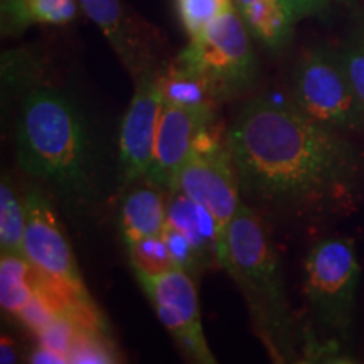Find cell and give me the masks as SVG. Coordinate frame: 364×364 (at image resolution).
Listing matches in <instances>:
<instances>
[{
  "mask_svg": "<svg viewBox=\"0 0 364 364\" xmlns=\"http://www.w3.org/2000/svg\"><path fill=\"white\" fill-rule=\"evenodd\" d=\"M245 203L272 211L344 204L358 189L361 157L344 134L316 124L292 98H252L226 130Z\"/></svg>",
  "mask_w": 364,
  "mask_h": 364,
  "instance_id": "6da1fadb",
  "label": "cell"
},
{
  "mask_svg": "<svg viewBox=\"0 0 364 364\" xmlns=\"http://www.w3.org/2000/svg\"><path fill=\"white\" fill-rule=\"evenodd\" d=\"M17 162L48 186L73 216H90L105 199V156L83 107L70 93L36 85L21 100Z\"/></svg>",
  "mask_w": 364,
  "mask_h": 364,
  "instance_id": "7a4b0ae2",
  "label": "cell"
},
{
  "mask_svg": "<svg viewBox=\"0 0 364 364\" xmlns=\"http://www.w3.org/2000/svg\"><path fill=\"white\" fill-rule=\"evenodd\" d=\"M220 267L243 294L252 324L270 358L277 363H294L295 324L279 255L260 215L247 203H241L228 228Z\"/></svg>",
  "mask_w": 364,
  "mask_h": 364,
  "instance_id": "3957f363",
  "label": "cell"
},
{
  "mask_svg": "<svg viewBox=\"0 0 364 364\" xmlns=\"http://www.w3.org/2000/svg\"><path fill=\"white\" fill-rule=\"evenodd\" d=\"M252 34L233 4L177 54L176 61L201 78L218 103L240 98L258 81Z\"/></svg>",
  "mask_w": 364,
  "mask_h": 364,
  "instance_id": "277c9868",
  "label": "cell"
},
{
  "mask_svg": "<svg viewBox=\"0 0 364 364\" xmlns=\"http://www.w3.org/2000/svg\"><path fill=\"white\" fill-rule=\"evenodd\" d=\"M304 267V290L312 317L331 339H344L351 329L361 273L353 240L318 241L309 252Z\"/></svg>",
  "mask_w": 364,
  "mask_h": 364,
  "instance_id": "5b68a950",
  "label": "cell"
},
{
  "mask_svg": "<svg viewBox=\"0 0 364 364\" xmlns=\"http://www.w3.org/2000/svg\"><path fill=\"white\" fill-rule=\"evenodd\" d=\"M292 102L326 129L363 134V117L339 53L312 48L300 56L292 76Z\"/></svg>",
  "mask_w": 364,
  "mask_h": 364,
  "instance_id": "8992f818",
  "label": "cell"
},
{
  "mask_svg": "<svg viewBox=\"0 0 364 364\" xmlns=\"http://www.w3.org/2000/svg\"><path fill=\"white\" fill-rule=\"evenodd\" d=\"M172 191H181L189 196L215 218L223 252L226 231L238 213L243 198L226 144V134L223 136L216 130V122L199 135L193 154L179 171Z\"/></svg>",
  "mask_w": 364,
  "mask_h": 364,
  "instance_id": "52a82bcc",
  "label": "cell"
},
{
  "mask_svg": "<svg viewBox=\"0 0 364 364\" xmlns=\"http://www.w3.org/2000/svg\"><path fill=\"white\" fill-rule=\"evenodd\" d=\"M24 258L46 280L66 289L81 302H90L70 241L59 226L51 198L43 186L31 184L24 193Z\"/></svg>",
  "mask_w": 364,
  "mask_h": 364,
  "instance_id": "ba28073f",
  "label": "cell"
},
{
  "mask_svg": "<svg viewBox=\"0 0 364 364\" xmlns=\"http://www.w3.org/2000/svg\"><path fill=\"white\" fill-rule=\"evenodd\" d=\"M135 275L182 353L198 364L216 363L204 336L194 277L181 268H172L159 275Z\"/></svg>",
  "mask_w": 364,
  "mask_h": 364,
  "instance_id": "9c48e42d",
  "label": "cell"
},
{
  "mask_svg": "<svg viewBox=\"0 0 364 364\" xmlns=\"http://www.w3.org/2000/svg\"><path fill=\"white\" fill-rule=\"evenodd\" d=\"M164 110V93L159 70L135 80V91L118 134V172L122 184L147 179L154 161L159 124Z\"/></svg>",
  "mask_w": 364,
  "mask_h": 364,
  "instance_id": "30bf717a",
  "label": "cell"
},
{
  "mask_svg": "<svg viewBox=\"0 0 364 364\" xmlns=\"http://www.w3.org/2000/svg\"><path fill=\"white\" fill-rule=\"evenodd\" d=\"M216 122V107H181L164 103L154 161L147 181L171 194L186 161L204 129Z\"/></svg>",
  "mask_w": 364,
  "mask_h": 364,
  "instance_id": "8fae6325",
  "label": "cell"
},
{
  "mask_svg": "<svg viewBox=\"0 0 364 364\" xmlns=\"http://www.w3.org/2000/svg\"><path fill=\"white\" fill-rule=\"evenodd\" d=\"M81 11L102 31L122 65L134 80L144 73L159 70L150 34L142 22L132 16L122 0H78Z\"/></svg>",
  "mask_w": 364,
  "mask_h": 364,
  "instance_id": "7c38bea8",
  "label": "cell"
},
{
  "mask_svg": "<svg viewBox=\"0 0 364 364\" xmlns=\"http://www.w3.org/2000/svg\"><path fill=\"white\" fill-rule=\"evenodd\" d=\"M169 193L147 179L127 186L120 204V231L125 245L147 236L164 235Z\"/></svg>",
  "mask_w": 364,
  "mask_h": 364,
  "instance_id": "4fadbf2b",
  "label": "cell"
},
{
  "mask_svg": "<svg viewBox=\"0 0 364 364\" xmlns=\"http://www.w3.org/2000/svg\"><path fill=\"white\" fill-rule=\"evenodd\" d=\"M233 6L252 38L270 51H282L302 19L294 0H233Z\"/></svg>",
  "mask_w": 364,
  "mask_h": 364,
  "instance_id": "5bb4252c",
  "label": "cell"
},
{
  "mask_svg": "<svg viewBox=\"0 0 364 364\" xmlns=\"http://www.w3.org/2000/svg\"><path fill=\"white\" fill-rule=\"evenodd\" d=\"M167 225L174 226L188 238L204 265H220L221 238L216 221L201 204L181 191H172L167 199Z\"/></svg>",
  "mask_w": 364,
  "mask_h": 364,
  "instance_id": "9a60e30c",
  "label": "cell"
},
{
  "mask_svg": "<svg viewBox=\"0 0 364 364\" xmlns=\"http://www.w3.org/2000/svg\"><path fill=\"white\" fill-rule=\"evenodd\" d=\"M78 0H0L4 36H19L33 26H66L78 17Z\"/></svg>",
  "mask_w": 364,
  "mask_h": 364,
  "instance_id": "2e32d148",
  "label": "cell"
},
{
  "mask_svg": "<svg viewBox=\"0 0 364 364\" xmlns=\"http://www.w3.org/2000/svg\"><path fill=\"white\" fill-rule=\"evenodd\" d=\"M159 81L162 86L164 103L181 105V107H216L218 105L206 83L176 59L167 68L159 70Z\"/></svg>",
  "mask_w": 364,
  "mask_h": 364,
  "instance_id": "e0dca14e",
  "label": "cell"
},
{
  "mask_svg": "<svg viewBox=\"0 0 364 364\" xmlns=\"http://www.w3.org/2000/svg\"><path fill=\"white\" fill-rule=\"evenodd\" d=\"M34 268L24 257L2 255L0 258V302L12 317L19 316L36 295Z\"/></svg>",
  "mask_w": 364,
  "mask_h": 364,
  "instance_id": "ac0fdd59",
  "label": "cell"
},
{
  "mask_svg": "<svg viewBox=\"0 0 364 364\" xmlns=\"http://www.w3.org/2000/svg\"><path fill=\"white\" fill-rule=\"evenodd\" d=\"M26 204L24 196L17 194L11 177L0 182V250L2 255L24 257Z\"/></svg>",
  "mask_w": 364,
  "mask_h": 364,
  "instance_id": "d6986e66",
  "label": "cell"
},
{
  "mask_svg": "<svg viewBox=\"0 0 364 364\" xmlns=\"http://www.w3.org/2000/svg\"><path fill=\"white\" fill-rule=\"evenodd\" d=\"M39 85V65L33 54L26 51H9L2 56V98L14 95L22 97Z\"/></svg>",
  "mask_w": 364,
  "mask_h": 364,
  "instance_id": "ffe728a7",
  "label": "cell"
},
{
  "mask_svg": "<svg viewBox=\"0 0 364 364\" xmlns=\"http://www.w3.org/2000/svg\"><path fill=\"white\" fill-rule=\"evenodd\" d=\"M127 250H129V258L135 273L159 275V273L176 268L164 235L136 240L127 245Z\"/></svg>",
  "mask_w": 364,
  "mask_h": 364,
  "instance_id": "44dd1931",
  "label": "cell"
},
{
  "mask_svg": "<svg viewBox=\"0 0 364 364\" xmlns=\"http://www.w3.org/2000/svg\"><path fill=\"white\" fill-rule=\"evenodd\" d=\"M233 0H176V11L188 38H196L220 17Z\"/></svg>",
  "mask_w": 364,
  "mask_h": 364,
  "instance_id": "7402d4cb",
  "label": "cell"
},
{
  "mask_svg": "<svg viewBox=\"0 0 364 364\" xmlns=\"http://www.w3.org/2000/svg\"><path fill=\"white\" fill-rule=\"evenodd\" d=\"M70 363H113L117 361L110 346L105 344L97 327L80 326L78 336L71 346Z\"/></svg>",
  "mask_w": 364,
  "mask_h": 364,
  "instance_id": "603a6c76",
  "label": "cell"
},
{
  "mask_svg": "<svg viewBox=\"0 0 364 364\" xmlns=\"http://www.w3.org/2000/svg\"><path fill=\"white\" fill-rule=\"evenodd\" d=\"M338 53L344 70L348 73V78L351 81L354 95L358 98L364 127V39L356 34L351 41L343 44V48L338 49Z\"/></svg>",
  "mask_w": 364,
  "mask_h": 364,
  "instance_id": "cb8c5ba5",
  "label": "cell"
},
{
  "mask_svg": "<svg viewBox=\"0 0 364 364\" xmlns=\"http://www.w3.org/2000/svg\"><path fill=\"white\" fill-rule=\"evenodd\" d=\"M31 363H38V364H59V363H70L68 361V358L65 356V354L54 351V349L48 348V346L41 344L38 348L34 349V353L31 354Z\"/></svg>",
  "mask_w": 364,
  "mask_h": 364,
  "instance_id": "d4e9b609",
  "label": "cell"
},
{
  "mask_svg": "<svg viewBox=\"0 0 364 364\" xmlns=\"http://www.w3.org/2000/svg\"><path fill=\"white\" fill-rule=\"evenodd\" d=\"M294 4L297 7L300 17H306L324 11L331 4V0H294Z\"/></svg>",
  "mask_w": 364,
  "mask_h": 364,
  "instance_id": "484cf974",
  "label": "cell"
},
{
  "mask_svg": "<svg viewBox=\"0 0 364 364\" xmlns=\"http://www.w3.org/2000/svg\"><path fill=\"white\" fill-rule=\"evenodd\" d=\"M19 361V353H17L16 344L11 339L4 336L2 344H0V363L2 364H12Z\"/></svg>",
  "mask_w": 364,
  "mask_h": 364,
  "instance_id": "4316f807",
  "label": "cell"
},
{
  "mask_svg": "<svg viewBox=\"0 0 364 364\" xmlns=\"http://www.w3.org/2000/svg\"><path fill=\"white\" fill-rule=\"evenodd\" d=\"M358 36H359V38H363V39H364V24H363L361 27H359V31H358Z\"/></svg>",
  "mask_w": 364,
  "mask_h": 364,
  "instance_id": "83f0119b",
  "label": "cell"
}]
</instances>
